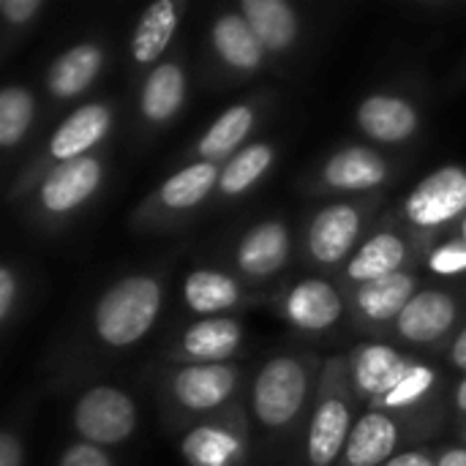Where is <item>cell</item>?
Masks as SVG:
<instances>
[{
	"label": "cell",
	"mask_w": 466,
	"mask_h": 466,
	"mask_svg": "<svg viewBox=\"0 0 466 466\" xmlns=\"http://www.w3.org/2000/svg\"><path fill=\"white\" fill-rule=\"evenodd\" d=\"M270 106L268 96H248L232 106H227L205 131L197 137L186 153L180 156L183 164H218L224 167L229 158H235L248 142V137L262 123L265 112Z\"/></svg>",
	"instance_id": "obj_18"
},
{
	"label": "cell",
	"mask_w": 466,
	"mask_h": 466,
	"mask_svg": "<svg viewBox=\"0 0 466 466\" xmlns=\"http://www.w3.org/2000/svg\"><path fill=\"white\" fill-rule=\"evenodd\" d=\"M466 325V295L451 287H423L401 311L390 341L412 355H445Z\"/></svg>",
	"instance_id": "obj_10"
},
{
	"label": "cell",
	"mask_w": 466,
	"mask_h": 466,
	"mask_svg": "<svg viewBox=\"0 0 466 466\" xmlns=\"http://www.w3.org/2000/svg\"><path fill=\"white\" fill-rule=\"evenodd\" d=\"M412 426L380 410H363L336 466H382L396 459Z\"/></svg>",
	"instance_id": "obj_25"
},
{
	"label": "cell",
	"mask_w": 466,
	"mask_h": 466,
	"mask_svg": "<svg viewBox=\"0 0 466 466\" xmlns=\"http://www.w3.org/2000/svg\"><path fill=\"white\" fill-rule=\"evenodd\" d=\"M57 466H115V459L109 456V451L76 440L60 451Z\"/></svg>",
	"instance_id": "obj_34"
},
{
	"label": "cell",
	"mask_w": 466,
	"mask_h": 466,
	"mask_svg": "<svg viewBox=\"0 0 466 466\" xmlns=\"http://www.w3.org/2000/svg\"><path fill=\"white\" fill-rule=\"evenodd\" d=\"M355 126L371 145L399 147L412 142L423 128L420 106L396 90H377L355 106Z\"/></svg>",
	"instance_id": "obj_22"
},
{
	"label": "cell",
	"mask_w": 466,
	"mask_h": 466,
	"mask_svg": "<svg viewBox=\"0 0 466 466\" xmlns=\"http://www.w3.org/2000/svg\"><path fill=\"white\" fill-rule=\"evenodd\" d=\"M279 158V147L268 139L251 142L246 145L235 158H229L221 167V177L216 186V205H232L243 197H248L276 167Z\"/></svg>",
	"instance_id": "obj_30"
},
{
	"label": "cell",
	"mask_w": 466,
	"mask_h": 466,
	"mask_svg": "<svg viewBox=\"0 0 466 466\" xmlns=\"http://www.w3.org/2000/svg\"><path fill=\"white\" fill-rule=\"evenodd\" d=\"M139 410L131 393L117 385H93L82 390L71 410L76 437L96 448H117L137 434Z\"/></svg>",
	"instance_id": "obj_14"
},
{
	"label": "cell",
	"mask_w": 466,
	"mask_h": 466,
	"mask_svg": "<svg viewBox=\"0 0 466 466\" xmlns=\"http://www.w3.org/2000/svg\"><path fill=\"white\" fill-rule=\"evenodd\" d=\"M399 177V164L374 145L347 142L330 150L306 180L311 197L355 199L382 194Z\"/></svg>",
	"instance_id": "obj_11"
},
{
	"label": "cell",
	"mask_w": 466,
	"mask_h": 466,
	"mask_svg": "<svg viewBox=\"0 0 466 466\" xmlns=\"http://www.w3.org/2000/svg\"><path fill=\"white\" fill-rule=\"evenodd\" d=\"M186 466H248L251 418L246 404L188 426L180 437Z\"/></svg>",
	"instance_id": "obj_15"
},
{
	"label": "cell",
	"mask_w": 466,
	"mask_h": 466,
	"mask_svg": "<svg viewBox=\"0 0 466 466\" xmlns=\"http://www.w3.org/2000/svg\"><path fill=\"white\" fill-rule=\"evenodd\" d=\"M423 268H429L431 276L437 279H459L466 276V246L442 235L426 254Z\"/></svg>",
	"instance_id": "obj_32"
},
{
	"label": "cell",
	"mask_w": 466,
	"mask_h": 466,
	"mask_svg": "<svg viewBox=\"0 0 466 466\" xmlns=\"http://www.w3.org/2000/svg\"><path fill=\"white\" fill-rule=\"evenodd\" d=\"M420 289H423L420 268H410V270L393 273L388 279L363 284L347 295L350 319L358 330L388 341L396 319L401 317V311L410 306V300Z\"/></svg>",
	"instance_id": "obj_17"
},
{
	"label": "cell",
	"mask_w": 466,
	"mask_h": 466,
	"mask_svg": "<svg viewBox=\"0 0 466 466\" xmlns=\"http://www.w3.org/2000/svg\"><path fill=\"white\" fill-rule=\"evenodd\" d=\"M208 49L210 60L224 79H251L262 74L270 63V55L259 44L257 33L246 22V16L235 8H224L210 19L208 27Z\"/></svg>",
	"instance_id": "obj_19"
},
{
	"label": "cell",
	"mask_w": 466,
	"mask_h": 466,
	"mask_svg": "<svg viewBox=\"0 0 466 466\" xmlns=\"http://www.w3.org/2000/svg\"><path fill=\"white\" fill-rule=\"evenodd\" d=\"M188 11L186 0H156L147 5L128 38V60L134 74H147L153 71L161 60H167V49L172 46L180 22Z\"/></svg>",
	"instance_id": "obj_26"
},
{
	"label": "cell",
	"mask_w": 466,
	"mask_h": 466,
	"mask_svg": "<svg viewBox=\"0 0 466 466\" xmlns=\"http://www.w3.org/2000/svg\"><path fill=\"white\" fill-rule=\"evenodd\" d=\"M180 298H183V309L194 314V319L235 317V311L268 300L265 295L243 284L232 270H218V268H197L186 273Z\"/></svg>",
	"instance_id": "obj_23"
},
{
	"label": "cell",
	"mask_w": 466,
	"mask_h": 466,
	"mask_svg": "<svg viewBox=\"0 0 466 466\" xmlns=\"http://www.w3.org/2000/svg\"><path fill=\"white\" fill-rule=\"evenodd\" d=\"M109 156L104 150L49 172L27 197V216L41 229H60L76 218L104 188Z\"/></svg>",
	"instance_id": "obj_9"
},
{
	"label": "cell",
	"mask_w": 466,
	"mask_h": 466,
	"mask_svg": "<svg viewBox=\"0 0 466 466\" xmlns=\"http://www.w3.org/2000/svg\"><path fill=\"white\" fill-rule=\"evenodd\" d=\"M466 216V167L445 164L429 172L399 205L393 221L401 224L429 254V248Z\"/></svg>",
	"instance_id": "obj_7"
},
{
	"label": "cell",
	"mask_w": 466,
	"mask_h": 466,
	"mask_svg": "<svg viewBox=\"0 0 466 466\" xmlns=\"http://www.w3.org/2000/svg\"><path fill=\"white\" fill-rule=\"evenodd\" d=\"M104 68H106V46L98 38H85L68 46L66 52H60L49 63L44 74V87L52 101L63 104L85 96L104 74Z\"/></svg>",
	"instance_id": "obj_27"
},
{
	"label": "cell",
	"mask_w": 466,
	"mask_h": 466,
	"mask_svg": "<svg viewBox=\"0 0 466 466\" xmlns=\"http://www.w3.org/2000/svg\"><path fill=\"white\" fill-rule=\"evenodd\" d=\"M238 11L246 16L259 44L270 57H289L303 38V22L287 0H240Z\"/></svg>",
	"instance_id": "obj_29"
},
{
	"label": "cell",
	"mask_w": 466,
	"mask_h": 466,
	"mask_svg": "<svg viewBox=\"0 0 466 466\" xmlns=\"http://www.w3.org/2000/svg\"><path fill=\"white\" fill-rule=\"evenodd\" d=\"M188 101V66L180 52L161 60L139 82L137 109L139 123L147 134H158L172 126Z\"/></svg>",
	"instance_id": "obj_24"
},
{
	"label": "cell",
	"mask_w": 466,
	"mask_h": 466,
	"mask_svg": "<svg viewBox=\"0 0 466 466\" xmlns=\"http://www.w3.org/2000/svg\"><path fill=\"white\" fill-rule=\"evenodd\" d=\"M448 407L466 420V377H459V382L448 390Z\"/></svg>",
	"instance_id": "obj_40"
},
{
	"label": "cell",
	"mask_w": 466,
	"mask_h": 466,
	"mask_svg": "<svg viewBox=\"0 0 466 466\" xmlns=\"http://www.w3.org/2000/svg\"><path fill=\"white\" fill-rule=\"evenodd\" d=\"M276 314L300 336H328L350 317L347 292L328 276H303L281 287L273 298Z\"/></svg>",
	"instance_id": "obj_12"
},
{
	"label": "cell",
	"mask_w": 466,
	"mask_h": 466,
	"mask_svg": "<svg viewBox=\"0 0 466 466\" xmlns=\"http://www.w3.org/2000/svg\"><path fill=\"white\" fill-rule=\"evenodd\" d=\"M347 358H350V380L360 407L374 410L420 355H412L385 339H369L355 344L347 352Z\"/></svg>",
	"instance_id": "obj_21"
},
{
	"label": "cell",
	"mask_w": 466,
	"mask_h": 466,
	"mask_svg": "<svg viewBox=\"0 0 466 466\" xmlns=\"http://www.w3.org/2000/svg\"><path fill=\"white\" fill-rule=\"evenodd\" d=\"M437 466H466L464 445H442V448H437Z\"/></svg>",
	"instance_id": "obj_39"
},
{
	"label": "cell",
	"mask_w": 466,
	"mask_h": 466,
	"mask_svg": "<svg viewBox=\"0 0 466 466\" xmlns=\"http://www.w3.org/2000/svg\"><path fill=\"white\" fill-rule=\"evenodd\" d=\"M167 300L161 270H137L112 281L90 311V336L98 347L123 352L137 347L158 322Z\"/></svg>",
	"instance_id": "obj_2"
},
{
	"label": "cell",
	"mask_w": 466,
	"mask_h": 466,
	"mask_svg": "<svg viewBox=\"0 0 466 466\" xmlns=\"http://www.w3.org/2000/svg\"><path fill=\"white\" fill-rule=\"evenodd\" d=\"M35 93L27 85H5L0 90V147L16 150L35 123Z\"/></svg>",
	"instance_id": "obj_31"
},
{
	"label": "cell",
	"mask_w": 466,
	"mask_h": 466,
	"mask_svg": "<svg viewBox=\"0 0 466 466\" xmlns=\"http://www.w3.org/2000/svg\"><path fill=\"white\" fill-rule=\"evenodd\" d=\"M445 235H448V238H453V240H459V243H464V246H466V216L461 218V221H459V224H456V227H453V229H451V232H445Z\"/></svg>",
	"instance_id": "obj_41"
},
{
	"label": "cell",
	"mask_w": 466,
	"mask_h": 466,
	"mask_svg": "<svg viewBox=\"0 0 466 466\" xmlns=\"http://www.w3.org/2000/svg\"><path fill=\"white\" fill-rule=\"evenodd\" d=\"M442 399H448L445 393V371L431 363L429 358H418L410 371L396 382V388L374 407L380 412H390L396 418H401L404 423H415V418L429 415Z\"/></svg>",
	"instance_id": "obj_28"
},
{
	"label": "cell",
	"mask_w": 466,
	"mask_h": 466,
	"mask_svg": "<svg viewBox=\"0 0 466 466\" xmlns=\"http://www.w3.org/2000/svg\"><path fill=\"white\" fill-rule=\"evenodd\" d=\"M382 208V194L355 199H328L303 227L300 259L317 276H339L369 238V227Z\"/></svg>",
	"instance_id": "obj_4"
},
{
	"label": "cell",
	"mask_w": 466,
	"mask_h": 466,
	"mask_svg": "<svg viewBox=\"0 0 466 466\" xmlns=\"http://www.w3.org/2000/svg\"><path fill=\"white\" fill-rule=\"evenodd\" d=\"M459 445H464L466 448V420L459 423Z\"/></svg>",
	"instance_id": "obj_42"
},
{
	"label": "cell",
	"mask_w": 466,
	"mask_h": 466,
	"mask_svg": "<svg viewBox=\"0 0 466 466\" xmlns=\"http://www.w3.org/2000/svg\"><path fill=\"white\" fill-rule=\"evenodd\" d=\"M295 238L281 216H268L257 224H251L232 246L229 265L232 273L248 284L251 289H259L265 284H273L292 262Z\"/></svg>",
	"instance_id": "obj_16"
},
{
	"label": "cell",
	"mask_w": 466,
	"mask_h": 466,
	"mask_svg": "<svg viewBox=\"0 0 466 466\" xmlns=\"http://www.w3.org/2000/svg\"><path fill=\"white\" fill-rule=\"evenodd\" d=\"M115 117H117V106L109 98H96L71 109L49 134V139L38 147V153L19 169V175L8 186V194H5L8 202L11 205H16L19 199L27 202V197L38 188V183L49 172L76 158L98 153L115 128Z\"/></svg>",
	"instance_id": "obj_3"
},
{
	"label": "cell",
	"mask_w": 466,
	"mask_h": 466,
	"mask_svg": "<svg viewBox=\"0 0 466 466\" xmlns=\"http://www.w3.org/2000/svg\"><path fill=\"white\" fill-rule=\"evenodd\" d=\"M246 366H169L161 377V404L177 423H199L246 404ZM186 426V429H188Z\"/></svg>",
	"instance_id": "obj_6"
},
{
	"label": "cell",
	"mask_w": 466,
	"mask_h": 466,
	"mask_svg": "<svg viewBox=\"0 0 466 466\" xmlns=\"http://www.w3.org/2000/svg\"><path fill=\"white\" fill-rule=\"evenodd\" d=\"M325 360L306 352L268 358L248 385L251 426L270 442H284L311 415Z\"/></svg>",
	"instance_id": "obj_1"
},
{
	"label": "cell",
	"mask_w": 466,
	"mask_h": 466,
	"mask_svg": "<svg viewBox=\"0 0 466 466\" xmlns=\"http://www.w3.org/2000/svg\"><path fill=\"white\" fill-rule=\"evenodd\" d=\"M46 11L44 0H0V16L8 33L27 30Z\"/></svg>",
	"instance_id": "obj_33"
},
{
	"label": "cell",
	"mask_w": 466,
	"mask_h": 466,
	"mask_svg": "<svg viewBox=\"0 0 466 466\" xmlns=\"http://www.w3.org/2000/svg\"><path fill=\"white\" fill-rule=\"evenodd\" d=\"M19 303V273L11 262L0 268V325L11 328Z\"/></svg>",
	"instance_id": "obj_35"
},
{
	"label": "cell",
	"mask_w": 466,
	"mask_h": 466,
	"mask_svg": "<svg viewBox=\"0 0 466 466\" xmlns=\"http://www.w3.org/2000/svg\"><path fill=\"white\" fill-rule=\"evenodd\" d=\"M445 363L453 369V371H459L461 377H466V325L459 330V336L451 341V347L445 350Z\"/></svg>",
	"instance_id": "obj_38"
},
{
	"label": "cell",
	"mask_w": 466,
	"mask_h": 466,
	"mask_svg": "<svg viewBox=\"0 0 466 466\" xmlns=\"http://www.w3.org/2000/svg\"><path fill=\"white\" fill-rule=\"evenodd\" d=\"M423 262H426V248L401 224L390 218L369 232V238L360 243L355 257L339 270L336 284L350 295L363 284L388 279L410 268H423Z\"/></svg>",
	"instance_id": "obj_13"
},
{
	"label": "cell",
	"mask_w": 466,
	"mask_h": 466,
	"mask_svg": "<svg viewBox=\"0 0 466 466\" xmlns=\"http://www.w3.org/2000/svg\"><path fill=\"white\" fill-rule=\"evenodd\" d=\"M363 407L350 380V358L325 360L306 429V466H336Z\"/></svg>",
	"instance_id": "obj_5"
},
{
	"label": "cell",
	"mask_w": 466,
	"mask_h": 466,
	"mask_svg": "<svg viewBox=\"0 0 466 466\" xmlns=\"http://www.w3.org/2000/svg\"><path fill=\"white\" fill-rule=\"evenodd\" d=\"M0 466H25V440L11 426L0 434Z\"/></svg>",
	"instance_id": "obj_36"
},
{
	"label": "cell",
	"mask_w": 466,
	"mask_h": 466,
	"mask_svg": "<svg viewBox=\"0 0 466 466\" xmlns=\"http://www.w3.org/2000/svg\"><path fill=\"white\" fill-rule=\"evenodd\" d=\"M218 177V164H183L137 205L131 227L137 232H167L194 221L213 202Z\"/></svg>",
	"instance_id": "obj_8"
},
{
	"label": "cell",
	"mask_w": 466,
	"mask_h": 466,
	"mask_svg": "<svg viewBox=\"0 0 466 466\" xmlns=\"http://www.w3.org/2000/svg\"><path fill=\"white\" fill-rule=\"evenodd\" d=\"M246 344V325L238 317H208L188 322L164 350L169 366L232 363Z\"/></svg>",
	"instance_id": "obj_20"
},
{
	"label": "cell",
	"mask_w": 466,
	"mask_h": 466,
	"mask_svg": "<svg viewBox=\"0 0 466 466\" xmlns=\"http://www.w3.org/2000/svg\"><path fill=\"white\" fill-rule=\"evenodd\" d=\"M382 466H437V448H410Z\"/></svg>",
	"instance_id": "obj_37"
}]
</instances>
